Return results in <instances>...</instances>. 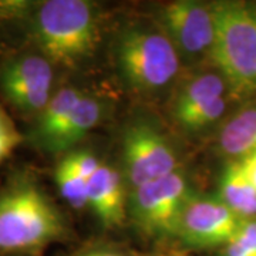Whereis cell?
I'll list each match as a JSON object with an SVG mask.
<instances>
[{"label": "cell", "instance_id": "obj_18", "mask_svg": "<svg viewBox=\"0 0 256 256\" xmlns=\"http://www.w3.org/2000/svg\"><path fill=\"white\" fill-rule=\"evenodd\" d=\"M24 137L18 131L9 112L0 104V164L13 152V150L23 142Z\"/></svg>", "mask_w": 256, "mask_h": 256}, {"label": "cell", "instance_id": "obj_2", "mask_svg": "<svg viewBox=\"0 0 256 256\" xmlns=\"http://www.w3.org/2000/svg\"><path fill=\"white\" fill-rule=\"evenodd\" d=\"M67 235V224L53 200L28 175L0 191V256L38 254Z\"/></svg>", "mask_w": 256, "mask_h": 256}, {"label": "cell", "instance_id": "obj_11", "mask_svg": "<svg viewBox=\"0 0 256 256\" xmlns=\"http://www.w3.org/2000/svg\"><path fill=\"white\" fill-rule=\"evenodd\" d=\"M88 206L107 228L120 226L126 220L128 200L124 178L108 164L98 166L88 181Z\"/></svg>", "mask_w": 256, "mask_h": 256}, {"label": "cell", "instance_id": "obj_17", "mask_svg": "<svg viewBox=\"0 0 256 256\" xmlns=\"http://www.w3.org/2000/svg\"><path fill=\"white\" fill-rule=\"evenodd\" d=\"M220 256H256V218L242 222L236 235L220 248Z\"/></svg>", "mask_w": 256, "mask_h": 256}, {"label": "cell", "instance_id": "obj_6", "mask_svg": "<svg viewBox=\"0 0 256 256\" xmlns=\"http://www.w3.org/2000/svg\"><path fill=\"white\" fill-rule=\"evenodd\" d=\"M54 66L40 53L10 56L0 63V96L23 117L36 118L54 94Z\"/></svg>", "mask_w": 256, "mask_h": 256}, {"label": "cell", "instance_id": "obj_1", "mask_svg": "<svg viewBox=\"0 0 256 256\" xmlns=\"http://www.w3.org/2000/svg\"><path fill=\"white\" fill-rule=\"evenodd\" d=\"M28 32L40 54L53 66L76 68L100 42L98 8L88 0L28 3Z\"/></svg>", "mask_w": 256, "mask_h": 256}, {"label": "cell", "instance_id": "obj_4", "mask_svg": "<svg viewBox=\"0 0 256 256\" xmlns=\"http://www.w3.org/2000/svg\"><path fill=\"white\" fill-rule=\"evenodd\" d=\"M116 62L121 78L131 90L152 94L176 78L181 57L160 28L134 26L120 34Z\"/></svg>", "mask_w": 256, "mask_h": 256}, {"label": "cell", "instance_id": "obj_13", "mask_svg": "<svg viewBox=\"0 0 256 256\" xmlns=\"http://www.w3.org/2000/svg\"><path fill=\"white\" fill-rule=\"evenodd\" d=\"M218 151L229 161H242L256 154V102L234 112L218 131Z\"/></svg>", "mask_w": 256, "mask_h": 256}, {"label": "cell", "instance_id": "obj_10", "mask_svg": "<svg viewBox=\"0 0 256 256\" xmlns=\"http://www.w3.org/2000/svg\"><path fill=\"white\" fill-rule=\"evenodd\" d=\"M244 220L218 195L194 192L185 205L176 239L195 249L222 248L236 235Z\"/></svg>", "mask_w": 256, "mask_h": 256}, {"label": "cell", "instance_id": "obj_8", "mask_svg": "<svg viewBox=\"0 0 256 256\" xmlns=\"http://www.w3.org/2000/svg\"><path fill=\"white\" fill-rule=\"evenodd\" d=\"M158 28L171 40L181 60H210L215 42L214 3L178 0L161 8Z\"/></svg>", "mask_w": 256, "mask_h": 256}, {"label": "cell", "instance_id": "obj_20", "mask_svg": "<svg viewBox=\"0 0 256 256\" xmlns=\"http://www.w3.org/2000/svg\"><path fill=\"white\" fill-rule=\"evenodd\" d=\"M80 256H126L116 250H108V249H97V250H90Z\"/></svg>", "mask_w": 256, "mask_h": 256}, {"label": "cell", "instance_id": "obj_19", "mask_svg": "<svg viewBox=\"0 0 256 256\" xmlns=\"http://www.w3.org/2000/svg\"><path fill=\"white\" fill-rule=\"evenodd\" d=\"M238 162L242 166L244 172H245L246 178L249 180V182L252 184L254 188L256 190V154L248 156V158L242 160V161H238Z\"/></svg>", "mask_w": 256, "mask_h": 256}, {"label": "cell", "instance_id": "obj_15", "mask_svg": "<svg viewBox=\"0 0 256 256\" xmlns=\"http://www.w3.org/2000/svg\"><path fill=\"white\" fill-rule=\"evenodd\" d=\"M218 196L242 220L256 218V190L238 161L226 165L220 175Z\"/></svg>", "mask_w": 256, "mask_h": 256}, {"label": "cell", "instance_id": "obj_12", "mask_svg": "<svg viewBox=\"0 0 256 256\" xmlns=\"http://www.w3.org/2000/svg\"><path fill=\"white\" fill-rule=\"evenodd\" d=\"M82 94V90L73 86L56 90L44 110L33 120V127L28 134L30 142L50 154L56 140L67 126L74 107L80 101Z\"/></svg>", "mask_w": 256, "mask_h": 256}, {"label": "cell", "instance_id": "obj_7", "mask_svg": "<svg viewBox=\"0 0 256 256\" xmlns=\"http://www.w3.org/2000/svg\"><path fill=\"white\" fill-rule=\"evenodd\" d=\"M121 148L124 174L132 188L180 170L174 146L161 130L146 120H136L127 126Z\"/></svg>", "mask_w": 256, "mask_h": 256}, {"label": "cell", "instance_id": "obj_14", "mask_svg": "<svg viewBox=\"0 0 256 256\" xmlns=\"http://www.w3.org/2000/svg\"><path fill=\"white\" fill-rule=\"evenodd\" d=\"M107 110L106 104L98 97L92 94H82L80 101L74 107L67 126L56 140L50 154H67L88 136L92 128L97 127Z\"/></svg>", "mask_w": 256, "mask_h": 256}, {"label": "cell", "instance_id": "obj_21", "mask_svg": "<svg viewBox=\"0 0 256 256\" xmlns=\"http://www.w3.org/2000/svg\"><path fill=\"white\" fill-rule=\"evenodd\" d=\"M255 6H256V3H255Z\"/></svg>", "mask_w": 256, "mask_h": 256}, {"label": "cell", "instance_id": "obj_16", "mask_svg": "<svg viewBox=\"0 0 256 256\" xmlns=\"http://www.w3.org/2000/svg\"><path fill=\"white\" fill-rule=\"evenodd\" d=\"M56 184L66 202L74 210L88 206V180L84 178L73 165L62 158L54 172Z\"/></svg>", "mask_w": 256, "mask_h": 256}, {"label": "cell", "instance_id": "obj_9", "mask_svg": "<svg viewBox=\"0 0 256 256\" xmlns=\"http://www.w3.org/2000/svg\"><path fill=\"white\" fill-rule=\"evenodd\" d=\"M230 96L228 82L218 70L195 74L175 92L171 107L174 121L188 132L208 130L225 116Z\"/></svg>", "mask_w": 256, "mask_h": 256}, {"label": "cell", "instance_id": "obj_3", "mask_svg": "<svg viewBox=\"0 0 256 256\" xmlns=\"http://www.w3.org/2000/svg\"><path fill=\"white\" fill-rule=\"evenodd\" d=\"M215 42L210 62L228 82L232 96L256 94V6L214 2Z\"/></svg>", "mask_w": 256, "mask_h": 256}, {"label": "cell", "instance_id": "obj_5", "mask_svg": "<svg viewBox=\"0 0 256 256\" xmlns=\"http://www.w3.org/2000/svg\"><path fill=\"white\" fill-rule=\"evenodd\" d=\"M192 194L188 176L178 170L164 178L131 188L128 214L148 238L156 240L176 238L180 220Z\"/></svg>", "mask_w": 256, "mask_h": 256}]
</instances>
